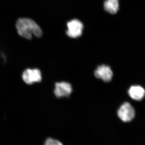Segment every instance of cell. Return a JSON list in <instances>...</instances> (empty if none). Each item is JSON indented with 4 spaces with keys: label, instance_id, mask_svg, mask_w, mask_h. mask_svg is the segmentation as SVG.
Listing matches in <instances>:
<instances>
[{
    "label": "cell",
    "instance_id": "5",
    "mask_svg": "<svg viewBox=\"0 0 145 145\" xmlns=\"http://www.w3.org/2000/svg\"><path fill=\"white\" fill-rule=\"evenodd\" d=\"M94 75L96 78L105 82H109L112 80L113 73L109 66L103 65L97 67L94 72Z\"/></svg>",
    "mask_w": 145,
    "mask_h": 145
},
{
    "label": "cell",
    "instance_id": "1",
    "mask_svg": "<svg viewBox=\"0 0 145 145\" xmlns=\"http://www.w3.org/2000/svg\"><path fill=\"white\" fill-rule=\"evenodd\" d=\"M16 27L18 34L27 40H31L33 35L37 38H41L42 36L41 28L36 22L29 18H19L16 22Z\"/></svg>",
    "mask_w": 145,
    "mask_h": 145
},
{
    "label": "cell",
    "instance_id": "7",
    "mask_svg": "<svg viewBox=\"0 0 145 145\" xmlns=\"http://www.w3.org/2000/svg\"><path fill=\"white\" fill-rule=\"evenodd\" d=\"M128 93L131 99L135 101H140L144 98L145 90L141 86H133L128 91Z\"/></svg>",
    "mask_w": 145,
    "mask_h": 145
},
{
    "label": "cell",
    "instance_id": "9",
    "mask_svg": "<svg viewBox=\"0 0 145 145\" xmlns=\"http://www.w3.org/2000/svg\"><path fill=\"white\" fill-rule=\"evenodd\" d=\"M44 145H63L62 143L53 138H48L45 142Z\"/></svg>",
    "mask_w": 145,
    "mask_h": 145
},
{
    "label": "cell",
    "instance_id": "2",
    "mask_svg": "<svg viewBox=\"0 0 145 145\" xmlns=\"http://www.w3.org/2000/svg\"><path fill=\"white\" fill-rule=\"evenodd\" d=\"M22 78L26 84L31 85L41 82L42 73L38 69H27L23 72Z\"/></svg>",
    "mask_w": 145,
    "mask_h": 145
},
{
    "label": "cell",
    "instance_id": "8",
    "mask_svg": "<svg viewBox=\"0 0 145 145\" xmlns=\"http://www.w3.org/2000/svg\"><path fill=\"white\" fill-rule=\"evenodd\" d=\"M119 0H106L104 4L105 10L110 14H116L119 10Z\"/></svg>",
    "mask_w": 145,
    "mask_h": 145
},
{
    "label": "cell",
    "instance_id": "6",
    "mask_svg": "<svg viewBox=\"0 0 145 145\" xmlns=\"http://www.w3.org/2000/svg\"><path fill=\"white\" fill-rule=\"evenodd\" d=\"M72 86L69 83L62 82L55 84L54 93L58 98L68 97L72 93Z\"/></svg>",
    "mask_w": 145,
    "mask_h": 145
},
{
    "label": "cell",
    "instance_id": "3",
    "mask_svg": "<svg viewBox=\"0 0 145 145\" xmlns=\"http://www.w3.org/2000/svg\"><path fill=\"white\" fill-rule=\"evenodd\" d=\"M117 114L123 121L130 122L135 117V110L129 103L125 102L119 108Z\"/></svg>",
    "mask_w": 145,
    "mask_h": 145
},
{
    "label": "cell",
    "instance_id": "4",
    "mask_svg": "<svg viewBox=\"0 0 145 145\" xmlns=\"http://www.w3.org/2000/svg\"><path fill=\"white\" fill-rule=\"evenodd\" d=\"M67 26L68 29L66 34L70 38L76 39L82 35L84 25L79 20L75 19L68 22Z\"/></svg>",
    "mask_w": 145,
    "mask_h": 145
}]
</instances>
